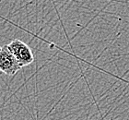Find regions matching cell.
Wrapping results in <instances>:
<instances>
[{"mask_svg":"<svg viewBox=\"0 0 129 120\" xmlns=\"http://www.w3.org/2000/svg\"><path fill=\"white\" fill-rule=\"evenodd\" d=\"M8 46L13 53L21 67L29 66L34 61V55L31 49L24 42L19 39H15L10 43H8Z\"/></svg>","mask_w":129,"mask_h":120,"instance_id":"1","label":"cell"},{"mask_svg":"<svg viewBox=\"0 0 129 120\" xmlns=\"http://www.w3.org/2000/svg\"><path fill=\"white\" fill-rule=\"evenodd\" d=\"M20 68L21 66L8 44L0 46V72L8 76H14Z\"/></svg>","mask_w":129,"mask_h":120,"instance_id":"2","label":"cell"}]
</instances>
